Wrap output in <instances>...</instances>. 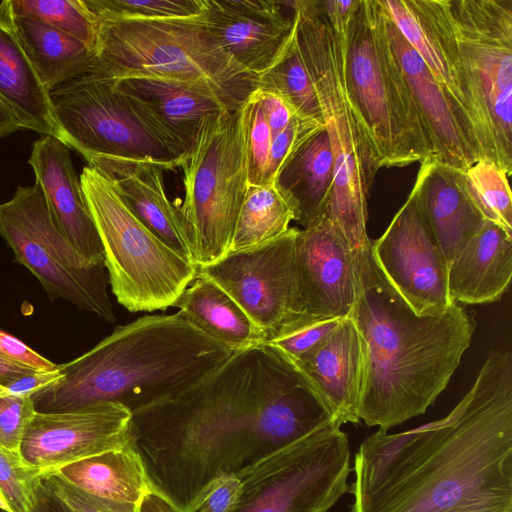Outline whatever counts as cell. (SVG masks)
Returning a JSON list of instances; mask_svg holds the SVG:
<instances>
[{
	"mask_svg": "<svg viewBox=\"0 0 512 512\" xmlns=\"http://www.w3.org/2000/svg\"><path fill=\"white\" fill-rule=\"evenodd\" d=\"M333 422L298 368L267 344L234 351L195 384L132 411L130 444L153 491L197 512L219 476Z\"/></svg>",
	"mask_w": 512,
	"mask_h": 512,
	"instance_id": "1",
	"label": "cell"
},
{
	"mask_svg": "<svg viewBox=\"0 0 512 512\" xmlns=\"http://www.w3.org/2000/svg\"><path fill=\"white\" fill-rule=\"evenodd\" d=\"M350 512H512V355L491 352L444 418L378 429L354 457Z\"/></svg>",
	"mask_w": 512,
	"mask_h": 512,
	"instance_id": "2",
	"label": "cell"
},
{
	"mask_svg": "<svg viewBox=\"0 0 512 512\" xmlns=\"http://www.w3.org/2000/svg\"><path fill=\"white\" fill-rule=\"evenodd\" d=\"M357 298L350 317L364 352L359 418L388 431L426 412L471 344L474 320L454 302L419 315L377 266L370 247L356 255Z\"/></svg>",
	"mask_w": 512,
	"mask_h": 512,
	"instance_id": "3",
	"label": "cell"
},
{
	"mask_svg": "<svg viewBox=\"0 0 512 512\" xmlns=\"http://www.w3.org/2000/svg\"><path fill=\"white\" fill-rule=\"evenodd\" d=\"M180 312L144 316L117 326L92 349L58 364L61 378L33 394L37 412H63L117 402L131 412L179 392L233 353Z\"/></svg>",
	"mask_w": 512,
	"mask_h": 512,
	"instance_id": "4",
	"label": "cell"
},
{
	"mask_svg": "<svg viewBox=\"0 0 512 512\" xmlns=\"http://www.w3.org/2000/svg\"><path fill=\"white\" fill-rule=\"evenodd\" d=\"M295 40L321 109L334 162V187L326 217L354 255L367 250V198L380 169L351 99L345 74V37L356 0L285 1Z\"/></svg>",
	"mask_w": 512,
	"mask_h": 512,
	"instance_id": "5",
	"label": "cell"
},
{
	"mask_svg": "<svg viewBox=\"0 0 512 512\" xmlns=\"http://www.w3.org/2000/svg\"><path fill=\"white\" fill-rule=\"evenodd\" d=\"M203 13V12H202ZM87 74L107 79L155 76L212 89L241 109L258 77L219 45L203 15L172 19H101Z\"/></svg>",
	"mask_w": 512,
	"mask_h": 512,
	"instance_id": "6",
	"label": "cell"
},
{
	"mask_svg": "<svg viewBox=\"0 0 512 512\" xmlns=\"http://www.w3.org/2000/svg\"><path fill=\"white\" fill-rule=\"evenodd\" d=\"M379 0H357L345 37L349 93L379 168L434 158V151L390 44Z\"/></svg>",
	"mask_w": 512,
	"mask_h": 512,
	"instance_id": "7",
	"label": "cell"
},
{
	"mask_svg": "<svg viewBox=\"0 0 512 512\" xmlns=\"http://www.w3.org/2000/svg\"><path fill=\"white\" fill-rule=\"evenodd\" d=\"M79 178L117 301L130 312L174 307L198 267L151 232L105 175L85 166Z\"/></svg>",
	"mask_w": 512,
	"mask_h": 512,
	"instance_id": "8",
	"label": "cell"
},
{
	"mask_svg": "<svg viewBox=\"0 0 512 512\" xmlns=\"http://www.w3.org/2000/svg\"><path fill=\"white\" fill-rule=\"evenodd\" d=\"M179 167L184 199L177 209L202 268L229 253L249 185L241 109L207 116Z\"/></svg>",
	"mask_w": 512,
	"mask_h": 512,
	"instance_id": "9",
	"label": "cell"
},
{
	"mask_svg": "<svg viewBox=\"0 0 512 512\" xmlns=\"http://www.w3.org/2000/svg\"><path fill=\"white\" fill-rule=\"evenodd\" d=\"M64 145L88 165L97 160L150 161L179 167L187 150L112 79L90 74L50 91Z\"/></svg>",
	"mask_w": 512,
	"mask_h": 512,
	"instance_id": "10",
	"label": "cell"
},
{
	"mask_svg": "<svg viewBox=\"0 0 512 512\" xmlns=\"http://www.w3.org/2000/svg\"><path fill=\"white\" fill-rule=\"evenodd\" d=\"M350 462L348 435L329 422L236 471L229 512H328L349 490Z\"/></svg>",
	"mask_w": 512,
	"mask_h": 512,
	"instance_id": "11",
	"label": "cell"
},
{
	"mask_svg": "<svg viewBox=\"0 0 512 512\" xmlns=\"http://www.w3.org/2000/svg\"><path fill=\"white\" fill-rule=\"evenodd\" d=\"M0 236L51 301L63 299L107 322L116 321L104 263L86 259L59 231L38 182L19 186L0 204Z\"/></svg>",
	"mask_w": 512,
	"mask_h": 512,
	"instance_id": "12",
	"label": "cell"
},
{
	"mask_svg": "<svg viewBox=\"0 0 512 512\" xmlns=\"http://www.w3.org/2000/svg\"><path fill=\"white\" fill-rule=\"evenodd\" d=\"M485 158L512 173V0H448Z\"/></svg>",
	"mask_w": 512,
	"mask_h": 512,
	"instance_id": "13",
	"label": "cell"
},
{
	"mask_svg": "<svg viewBox=\"0 0 512 512\" xmlns=\"http://www.w3.org/2000/svg\"><path fill=\"white\" fill-rule=\"evenodd\" d=\"M298 231L290 227L266 244L228 253L222 260L198 268L242 307L261 332L264 344L288 324L293 313Z\"/></svg>",
	"mask_w": 512,
	"mask_h": 512,
	"instance_id": "14",
	"label": "cell"
},
{
	"mask_svg": "<svg viewBox=\"0 0 512 512\" xmlns=\"http://www.w3.org/2000/svg\"><path fill=\"white\" fill-rule=\"evenodd\" d=\"M371 253L417 314L438 315L454 303L448 293V266L424 218L415 184L386 231L371 240Z\"/></svg>",
	"mask_w": 512,
	"mask_h": 512,
	"instance_id": "15",
	"label": "cell"
},
{
	"mask_svg": "<svg viewBox=\"0 0 512 512\" xmlns=\"http://www.w3.org/2000/svg\"><path fill=\"white\" fill-rule=\"evenodd\" d=\"M295 280L293 313L278 334L306 323L351 315L357 298L356 255L328 217L299 229Z\"/></svg>",
	"mask_w": 512,
	"mask_h": 512,
	"instance_id": "16",
	"label": "cell"
},
{
	"mask_svg": "<svg viewBox=\"0 0 512 512\" xmlns=\"http://www.w3.org/2000/svg\"><path fill=\"white\" fill-rule=\"evenodd\" d=\"M131 410L100 402L63 412H35L19 452L31 466L54 472L68 464L118 449L130 440Z\"/></svg>",
	"mask_w": 512,
	"mask_h": 512,
	"instance_id": "17",
	"label": "cell"
},
{
	"mask_svg": "<svg viewBox=\"0 0 512 512\" xmlns=\"http://www.w3.org/2000/svg\"><path fill=\"white\" fill-rule=\"evenodd\" d=\"M395 27L474 128L485 158L473 94L448 0H379Z\"/></svg>",
	"mask_w": 512,
	"mask_h": 512,
	"instance_id": "18",
	"label": "cell"
},
{
	"mask_svg": "<svg viewBox=\"0 0 512 512\" xmlns=\"http://www.w3.org/2000/svg\"><path fill=\"white\" fill-rule=\"evenodd\" d=\"M284 8L283 1L275 0H204L202 15L224 51L259 77L293 41L295 21Z\"/></svg>",
	"mask_w": 512,
	"mask_h": 512,
	"instance_id": "19",
	"label": "cell"
},
{
	"mask_svg": "<svg viewBox=\"0 0 512 512\" xmlns=\"http://www.w3.org/2000/svg\"><path fill=\"white\" fill-rule=\"evenodd\" d=\"M385 13L390 44L431 141L434 159L454 169L467 170L484 158L474 128Z\"/></svg>",
	"mask_w": 512,
	"mask_h": 512,
	"instance_id": "20",
	"label": "cell"
},
{
	"mask_svg": "<svg viewBox=\"0 0 512 512\" xmlns=\"http://www.w3.org/2000/svg\"><path fill=\"white\" fill-rule=\"evenodd\" d=\"M28 163L59 231L86 259L104 263L103 247L69 148L52 136H43L34 142Z\"/></svg>",
	"mask_w": 512,
	"mask_h": 512,
	"instance_id": "21",
	"label": "cell"
},
{
	"mask_svg": "<svg viewBox=\"0 0 512 512\" xmlns=\"http://www.w3.org/2000/svg\"><path fill=\"white\" fill-rule=\"evenodd\" d=\"M290 362L311 383L334 423L360 422L364 352L350 316L322 343Z\"/></svg>",
	"mask_w": 512,
	"mask_h": 512,
	"instance_id": "22",
	"label": "cell"
},
{
	"mask_svg": "<svg viewBox=\"0 0 512 512\" xmlns=\"http://www.w3.org/2000/svg\"><path fill=\"white\" fill-rule=\"evenodd\" d=\"M462 172L431 158L420 164L414 183L447 266L485 222L464 187Z\"/></svg>",
	"mask_w": 512,
	"mask_h": 512,
	"instance_id": "23",
	"label": "cell"
},
{
	"mask_svg": "<svg viewBox=\"0 0 512 512\" xmlns=\"http://www.w3.org/2000/svg\"><path fill=\"white\" fill-rule=\"evenodd\" d=\"M88 166L109 178L135 216L166 245L193 262L179 211L167 197L164 166L150 161L97 160Z\"/></svg>",
	"mask_w": 512,
	"mask_h": 512,
	"instance_id": "24",
	"label": "cell"
},
{
	"mask_svg": "<svg viewBox=\"0 0 512 512\" xmlns=\"http://www.w3.org/2000/svg\"><path fill=\"white\" fill-rule=\"evenodd\" d=\"M116 87L136 100L187 152L203 120L231 110L207 86L155 76L112 79Z\"/></svg>",
	"mask_w": 512,
	"mask_h": 512,
	"instance_id": "25",
	"label": "cell"
},
{
	"mask_svg": "<svg viewBox=\"0 0 512 512\" xmlns=\"http://www.w3.org/2000/svg\"><path fill=\"white\" fill-rule=\"evenodd\" d=\"M0 99L22 129L52 136L64 144L50 91L42 84L19 41L11 0L0 3Z\"/></svg>",
	"mask_w": 512,
	"mask_h": 512,
	"instance_id": "26",
	"label": "cell"
},
{
	"mask_svg": "<svg viewBox=\"0 0 512 512\" xmlns=\"http://www.w3.org/2000/svg\"><path fill=\"white\" fill-rule=\"evenodd\" d=\"M512 277V235L485 220L480 230L448 266L447 284L453 302L498 301Z\"/></svg>",
	"mask_w": 512,
	"mask_h": 512,
	"instance_id": "27",
	"label": "cell"
},
{
	"mask_svg": "<svg viewBox=\"0 0 512 512\" xmlns=\"http://www.w3.org/2000/svg\"><path fill=\"white\" fill-rule=\"evenodd\" d=\"M274 184L303 228L327 215L334 187L333 155L325 129L307 139L280 168Z\"/></svg>",
	"mask_w": 512,
	"mask_h": 512,
	"instance_id": "28",
	"label": "cell"
},
{
	"mask_svg": "<svg viewBox=\"0 0 512 512\" xmlns=\"http://www.w3.org/2000/svg\"><path fill=\"white\" fill-rule=\"evenodd\" d=\"M174 307L194 327L232 351L264 344L261 332L242 307L199 271Z\"/></svg>",
	"mask_w": 512,
	"mask_h": 512,
	"instance_id": "29",
	"label": "cell"
},
{
	"mask_svg": "<svg viewBox=\"0 0 512 512\" xmlns=\"http://www.w3.org/2000/svg\"><path fill=\"white\" fill-rule=\"evenodd\" d=\"M95 497L138 505L152 491L143 462L130 442L54 471Z\"/></svg>",
	"mask_w": 512,
	"mask_h": 512,
	"instance_id": "30",
	"label": "cell"
},
{
	"mask_svg": "<svg viewBox=\"0 0 512 512\" xmlns=\"http://www.w3.org/2000/svg\"><path fill=\"white\" fill-rule=\"evenodd\" d=\"M14 24L28 59L48 91L88 73L92 52L82 41L31 17L14 15Z\"/></svg>",
	"mask_w": 512,
	"mask_h": 512,
	"instance_id": "31",
	"label": "cell"
},
{
	"mask_svg": "<svg viewBox=\"0 0 512 512\" xmlns=\"http://www.w3.org/2000/svg\"><path fill=\"white\" fill-rule=\"evenodd\" d=\"M294 211L275 184L248 185L229 253L266 244L288 231Z\"/></svg>",
	"mask_w": 512,
	"mask_h": 512,
	"instance_id": "32",
	"label": "cell"
},
{
	"mask_svg": "<svg viewBox=\"0 0 512 512\" xmlns=\"http://www.w3.org/2000/svg\"><path fill=\"white\" fill-rule=\"evenodd\" d=\"M257 89L278 94L303 118L323 123L314 84L295 40L277 61L257 79Z\"/></svg>",
	"mask_w": 512,
	"mask_h": 512,
	"instance_id": "33",
	"label": "cell"
},
{
	"mask_svg": "<svg viewBox=\"0 0 512 512\" xmlns=\"http://www.w3.org/2000/svg\"><path fill=\"white\" fill-rule=\"evenodd\" d=\"M506 172L481 158L462 172L464 187L482 217L512 235V197Z\"/></svg>",
	"mask_w": 512,
	"mask_h": 512,
	"instance_id": "34",
	"label": "cell"
},
{
	"mask_svg": "<svg viewBox=\"0 0 512 512\" xmlns=\"http://www.w3.org/2000/svg\"><path fill=\"white\" fill-rule=\"evenodd\" d=\"M11 6L14 15L44 22L77 38L93 51L98 22L84 0H11Z\"/></svg>",
	"mask_w": 512,
	"mask_h": 512,
	"instance_id": "35",
	"label": "cell"
},
{
	"mask_svg": "<svg viewBox=\"0 0 512 512\" xmlns=\"http://www.w3.org/2000/svg\"><path fill=\"white\" fill-rule=\"evenodd\" d=\"M101 19H172L202 14L204 0H84Z\"/></svg>",
	"mask_w": 512,
	"mask_h": 512,
	"instance_id": "36",
	"label": "cell"
},
{
	"mask_svg": "<svg viewBox=\"0 0 512 512\" xmlns=\"http://www.w3.org/2000/svg\"><path fill=\"white\" fill-rule=\"evenodd\" d=\"M43 474L28 464L19 451L0 448V493L10 512H35Z\"/></svg>",
	"mask_w": 512,
	"mask_h": 512,
	"instance_id": "37",
	"label": "cell"
},
{
	"mask_svg": "<svg viewBox=\"0 0 512 512\" xmlns=\"http://www.w3.org/2000/svg\"><path fill=\"white\" fill-rule=\"evenodd\" d=\"M247 158L248 184L266 185L272 133L253 91L241 107Z\"/></svg>",
	"mask_w": 512,
	"mask_h": 512,
	"instance_id": "38",
	"label": "cell"
},
{
	"mask_svg": "<svg viewBox=\"0 0 512 512\" xmlns=\"http://www.w3.org/2000/svg\"><path fill=\"white\" fill-rule=\"evenodd\" d=\"M343 319H326L299 325L281 332L265 344L274 348L289 361H294L328 338L340 326Z\"/></svg>",
	"mask_w": 512,
	"mask_h": 512,
	"instance_id": "39",
	"label": "cell"
},
{
	"mask_svg": "<svg viewBox=\"0 0 512 512\" xmlns=\"http://www.w3.org/2000/svg\"><path fill=\"white\" fill-rule=\"evenodd\" d=\"M35 412L31 397L12 394L0 384V448L19 451Z\"/></svg>",
	"mask_w": 512,
	"mask_h": 512,
	"instance_id": "40",
	"label": "cell"
},
{
	"mask_svg": "<svg viewBox=\"0 0 512 512\" xmlns=\"http://www.w3.org/2000/svg\"><path fill=\"white\" fill-rule=\"evenodd\" d=\"M41 482L72 512H138L136 504L95 497L69 484L55 472L43 474Z\"/></svg>",
	"mask_w": 512,
	"mask_h": 512,
	"instance_id": "41",
	"label": "cell"
},
{
	"mask_svg": "<svg viewBox=\"0 0 512 512\" xmlns=\"http://www.w3.org/2000/svg\"><path fill=\"white\" fill-rule=\"evenodd\" d=\"M322 129H325L324 124L296 115L283 131L272 137L266 184H274L280 168L290 155Z\"/></svg>",
	"mask_w": 512,
	"mask_h": 512,
	"instance_id": "42",
	"label": "cell"
},
{
	"mask_svg": "<svg viewBox=\"0 0 512 512\" xmlns=\"http://www.w3.org/2000/svg\"><path fill=\"white\" fill-rule=\"evenodd\" d=\"M241 490V481L235 472L223 474L211 483L197 512H229Z\"/></svg>",
	"mask_w": 512,
	"mask_h": 512,
	"instance_id": "43",
	"label": "cell"
},
{
	"mask_svg": "<svg viewBox=\"0 0 512 512\" xmlns=\"http://www.w3.org/2000/svg\"><path fill=\"white\" fill-rule=\"evenodd\" d=\"M0 354L34 370L52 371L58 364L35 352L18 338L0 330Z\"/></svg>",
	"mask_w": 512,
	"mask_h": 512,
	"instance_id": "44",
	"label": "cell"
},
{
	"mask_svg": "<svg viewBox=\"0 0 512 512\" xmlns=\"http://www.w3.org/2000/svg\"><path fill=\"white\" fill-rule=\"evenodd\" d=\"M272 137L283 131L297 115L287 101L276 93L256 89Z\"/></svg>",
	"mask_w": 512,
	"mask_h": 512,
	"instance_id": "45",
	"label": "cell"
},
{
	"mask_svg": "<svg viewBox=\"0 0 512 512\" xmlns=\"http://www.w3.org/2000/svg\"><path fill=\"white\" fill-rule=\"evenodd\" d=\"M62 374L57 368L52 371H39L15 377L7 381L3 386L12 394L19 396H29L56 383Z\"/></svg>",
	"mask_w": 512,
	"mask_h": 512,
	"instance_id": "46",
	"label": "cell"
},
{
	"mask_svg": "<svg viewBox=\"0 0 512 512\" xmlns=\"http://www.w3.org/2000/svg\"><path fill=\"white\" fill-rule=\"evenodd\" d=\"M35 512H72L41 482L37 492Z\"/></svg>",
	"mask_w": 512,
	"mask_h": 512,
	"instance_id": "47",
	"label": "cell"
},
{
	"mask_svg": "<svg viewBox=\"0 0 512 512\" xmlns=\"http://www.w3.org/2000/svg\"><path fill=\"white\" fill-rule=\"evenodd\" d=\"M138 512H177V510L155 491L144 495L138 504Z\"/></svg>",
	"mask_w": 512,
	"mask_h": 512,
	"instance_id": "48",
	"label": "cell"
},
{
	"mask_svg": "<svg viewBox=\"0 0 512 512\" xmlns=\"http://www.w3.org/2000/svg\"><path fill=\"white\" fill-rule=\"evenodd\" d=\"M35 371L0 354V384L3 385L12 378Z\"/></svg>",
	"mask_w": 512,
	"mask_h": 512,
	"instance_id": "49",
	"label": "cell"
},
{
	"mask_svg": "<svg viewBox=\"0 0 512 512\" xmlns=\"http://www.w3.org/2000/svg\"><path fill=\"white\" fill-rule=\"evenodd\" d=\"M22 129L11 110L0 99V137Z\"/></svg>",
	"mask_w": 512,
	"mask_h": 512,
	"instance_id": "50",
	"label": "cell"
},
{
	"mask_svg": "<svg viewBox=\"0 0 512 512\" xmlns=\"http://www.w3.org/2000/svg\"><path fill=\"white\" fill-rule=\"evenodd\" d=\"M0 512H10L8 506L6 505L1 493H0Z\"/></svg>",
	"mask_w": 512,
	"mask_h": 512,
	"instance_id": "51",
	"label": "cell"
}]
</instances>
